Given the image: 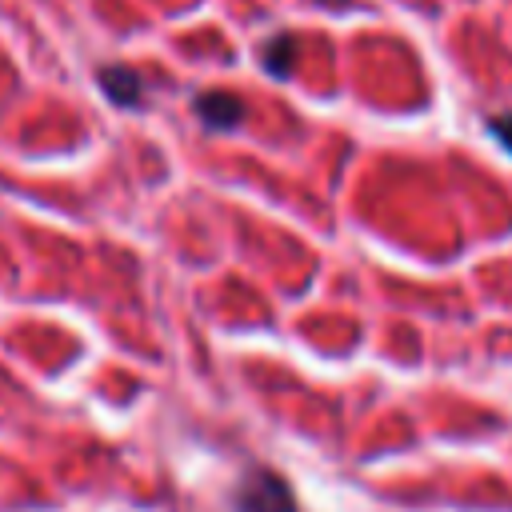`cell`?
<instances>
[{"mask_svg":"<svg viewBox=\"0 0 512 512\" xmlns=\"http://www.w3.org/2000/svg\"><path fill=\"white\" fill-rule=\"evenodd\" d=\"M236 504H240V512H296L292 492L276 472H252L240 484Z\"/></svg>","mask_w":512,"mask_h":512,"instance_id":"cell-1","label":"cell"},{"mask_svg":"<svg viewBox=\"0 0 512 512\" xmlns=\"http://www.w3.org/2000/svg\"><path fill=\"white\" fill-rule=\"evenodd\" d=\"M196 116H200L208 128L228 132V128H236V124L244 120V104H240V96H232V92H200V96H196Z\"/></svg>","mask_w":512,"mask_h":512,"instance_id":"cell-2","label":"cell"},{"mask_svg":"<svg viewBox=\"0 0 512 512\" xmlns=\"http://www.w3.org/2000/svg\"><path fill=\"white\" fill-rule=\"evenodd\" d=\"M100 88H104V96L112 104L136 108L140 104V92H144V80L132 68H124V64H108V68H100Z\"/></svg>","mask_w":512,"mask_h":512,"instance_id":"cell-3","label":"cell"},{"mask_svg":"<svg viewBox=\"0 0 512 512\" xmlns=\"http://www.w3.org/2000/svg\"><path fill=\"white\" fill-rule=\"evenodd\" d=\"M260 64H264V72H272V76H292V64H296V36L292 32H280V36H272L268 44H264V52H260Z\"/></svg>","mask_w":512,"mask_h":512,"instance_id":"cell-4","label":"cell"},{"mask_svg":"<svg viewBox=\"0 0 512 512\" xmlns=\"http://www.w3.org/2000/svg\"><path fill=\"white\" fill-rule=\"evenodd\" d=\"M488 132H492V136H496V140H500V144L512 152V112L492 116V120H488Z\"/></svg>","mask_w":512,"mask_h":512,"instance_id":"cell-5","label":"cell"}]
</instances>
